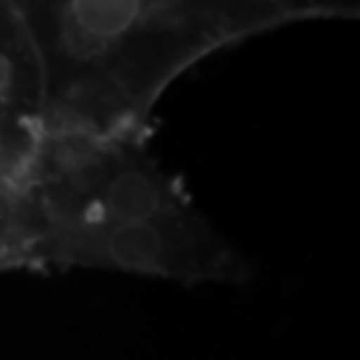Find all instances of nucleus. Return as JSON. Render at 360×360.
<instances>
[{"instance_id": "nucleus-1", "label": "nucleus", "mask_w": 360, "mask_h": 360, "mask_svg": "<svg viewBox=\"0 0 360 360\" xmlns=\"http://www.w3.org/2000/svg\"><path fill=\"white\" fill-rule=\"evenodd\" d=\"M42 73V134L143 136L169 84L218 49L302 21L356 19L349 0L14 3Z\"/></svg>"}, {"instance_id": "nucleus-2", "label": "nucleus", "mask_w": 360, "mask_h": 360, "mask_svg": "<svg viewBox=\"0 0 360 360\" xmlns=\"http://www.w3.org/2000/svg\"><path fill=\"white\" fill-rule=\"evenodd\" d=\"M28 269L84 267L239 283L246 260L194 208L143 136L42 134L19 178Z\"/></svg>"}, {"instance_id": "nucleus-3", "label": "nucleus", "mask_w": 360, "mask_h": 360, "mask_svg": "<svg viewBox=\"0 0 360 360\" xmlns=\"http://www.w3.org/2000/svg\"><path fill=\"white\" fill-rule=\"evenodd\" d=\"M40 136V61L17 5L0 0V167L21 174Z\"/></svg>"}]
</instances>
